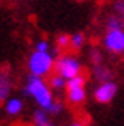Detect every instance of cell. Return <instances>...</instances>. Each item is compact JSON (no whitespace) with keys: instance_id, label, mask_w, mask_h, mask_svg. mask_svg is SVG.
<instances>
[{"instance_id":"9a60e30c","label":"cell","mask_w":124,"mask_h":126,"mask_svg":"<svg viewBox=\"0 0 124 126\" xmlns=\"http://www.w3.org/2000/svg\"><path fill=\"white\" fill-rule=\"evenodd\" d=\"M106 27H108V30H111V28H123V18L121 17H109Z\"/></svg>"},{"instance_id":"7c38bea8","label":"cell","mask_w":124,"mask_h":126,"mask_svg":"<svg viewBox=\"0 0 124 126\" xmlns=\"http://www.w3.org/2000/svg\"><path fill=\"white\" fill-rule=\"evenodd\" d=\"M74 86H86V76L80 73V75L66 80V86L65 88H74Z\"/></svg>"},{"instance_id":"52a82bcc","label":"cell","mask_w":124,"mask_h":126,"mask_svg":"<svg viewBox=\"0 0 124 126\" xmlns=\"http://www.w3.org/2000/svg\"><path fill=\"white\" fill-rule=\"evenodd\" d=\"M66 100H68L69 105H81L86 100V88L84 86L66 88Z\"/></svg>"},{"instance_id":"8992f818","label":"cell","mask_w":124,"mask_h":126,"mask_svg":"<svg viewBox=\"0 0 124 126\" xmlns=\"http://www.w3.org/2000/svg\"><path fill=\"white\" fill-rule=\"evenodd\" d=\"M12 76L8 73V70H0V101H5L10 96L12 91Z\"/></svg>"},{"instance_id":"ba28073f","label":"cell","mask_w":124,"mask_h":126,"mask_svg":"<svg viewBox=\"0 0 124 126\" xmlns=\"http://www.w3.org/2000/svg\"><path fill=\"white\" fill-rule=\"evenodd\" d=\"M22 110H23V103H22L20 98H7V103H5L7 114L17 116V114L22 113Z\"/></svg>"},{"instance_id":"d6986e66","label":"cell","mask_w":124,"mask_h":126,"mask_svg":"<svg viewBox=\"0 0 124 126\" xmlns=\"http://www.w3.org/2000/svg\"><path fill=\"white\" fill-rule=\"evenodd\" d=\"M91 60H93L94 62V65H96V63H101V53H99V51H91Z\"/></svg>"},{"instance_id":"6da1fadb","label":"cell","mask_w":124,"mask_h":126,"mask_svg":"<svg viewBox=\"0 0 124 126\" xmlns=\"http://www.w3.org/2000/svg\"><path fill=\"white\" fill-rule=\"evenodd\" d=\"M23 93L31 96L33 100L38 103V106L41 110H46V108L53 103V93H51V88L50 85H46L43 80V76H37V75H30L28 80H27V85L23 88Z\"/></svg>"},{"instance_id":"5bb4252c","label":"cell","mask_w":124,"mask_h":126,"mask_svg":"<svg viewBox=\"0 0 124 126\" xmlns=\"http://www.w3.org/2000/svg\"><path fill=\"white\" fill-rule=\"evenodd\" d=\"M56 47H58L60 50L69 48V35H66V33H61L60 37L56 38Z\"/></svg>"},{"instance_id":"8fae6325","label":"cell","mask_w":124,"mask_h":126,"mask_svg":"<svg viewBox=\"0 0 124 126\" xmlns=\"http://www.w3.org/2000/svg\"><path fill=\"white\" fill-rule=\"evenodd\" d=\"M66 86V80L63 78L61 75H58V73H55V75H51V78H50V88L53 90H63Z\"/></svg>"},{"instance_id":"ac0fdd59","label":"cell","mask_w":124,"mask_h":126,"mask_svg":"<svg viewBox=\"0 0 124 126\" xmlns=\"http://www.w3.org/2000/svg\"><path fill=\"white\" fill-rule=\"evenodd\" d=\"M114 10L119 13V17H124V0H118L114 3Z\"/></svg>"},{"instance_id":"277c9868","label":"cell","mask_w":124,"mask_h":126,"mask_svg":"<svg viewBox=\"0 0 124 126\" xmlns=\"http://www.w3.org/2000/svg\"><path fill=\"white\" fill-rule=\"evenodd\" d=\"M104 48L112 55L124 53V30L123 28H111L104 35Z\"/></svg>"},{"instance_id":"30bf717a","label":"cell","mask_w":124,"mask_h":126,"mask_svg":"<svg viewBox=\"0 0 124 126\" xmlns=\"http://www.w3.org/2000/svg\"><path fill=\"white\" fill-rule=\"evenodd\" d=\"M111 70L106 68L104 65H101V63H96V66H94V76L101 81H108V80H111Z\"/></svg>"},{"instance_id":"3957f363","label":"cell","mask_w":124,"mask_h":126,"mask_svg":"<svg viewBox=\"0 0 124 126\" xmlns=\"http://www.w3.org/2000/svg\"><path fill=\"white\" fill-rule=\"evenodd\" d=\"M53 70H55V73L61 75L65 80H69L81 73V63L73 55H61L58 60H55Z\"/></svg>"},{"instance_id":"e0dca14e","label":"cell","mask_w":124,"mask_h":126,"mask_svg":"<svg viewBox=\"0 0 124 126\" xmlns=\"http://www.w3.org/2000/svg\"><path fill=\"white\" fill-rule=\"evenodd\" d=\"M35 48L40 50V51H50V43L46 42V40H40V42H37Z\"/></svg>"},{"instance_id":"7a4b0ae2","label":"cell","mask_w":124,"mask_h":126,"mask_svg":"<svg viewBox=\"0 0 124 126\" xmlns=\"http://www.w3.org/2000/svg\"><path fill=\"white\" fill-rule=\"evenodd\" d=\"M53 65H55V57L51 55V51L35 50L28 58V70L31 75L37 76H46L53 70Z\"/></svg>"},{"instance_id":"4fadbf2b","label":"cell","mask_w":124,"mask_h":126,"mask_svg":"<svg viewBox=\"0 0 124 126\" xmlns=\"http://www.w3.org/2000/svg\"><path fill=\"white\" fill-rule=\"evenodd\" d=\"M84 45V35L83 33H74V35H71L69 37V47L71 48H74V50H80L81 47Z\"/></svg>"},{"instance_id":"5b68a950","label":"cell","mask_w":124,"mask_h":126,"mask_svg":"<svg viewBox=\"0 0 124 126\" xmlns=\"http://www.w3.org/2000/svg\"><path fill=\"white\" fill-rule=\"evenodd\" d=\"M116 93H118V85L116 83H112L111 80L101 81L99 86L94 90V100L101 105H106V103H111L114 100Z\"/></svg>"},{"instance_id":"2e32d148","label":"cell","mask_w":124,"mask_h":126,"mask_svg":"<svg viewBox=\"0 0 124 126\" xmlns=\"http://www.w3.org/2000/svg\"><path fill=\"white\" fill-rule=\"evenodd\" d=\"M45 111H46L48 114H60L63 111V105L60 103V101H53V103H51Z\"/></svg>"},{"instance_id":"ffe728a7","label":"cell","mask_w":124,"mask_h":126,"mask_svg":"<svg viewBox=\"0 0 124 126\" xmlns=\"http://www.w3.org/2000/svg\"><path fill=\"white\" fill-rule=\"evenodd\" d=\"M71 126H84V125L80 123V121H74V123H71Z\"/></svg>"},{"instance_id":"44dd1931","label":"cell","mask_w":124,"mask_h":126,"mask_svg":"<svg viewBox=\"0 0 124 126\" xmlns=\"http://www.w3.org/2000/svg\"><path fill=\"white\" fill-rule=\"evenodd\" d=\"M76 2H83V0H76Z\"/></svg>"},{"instance_id":"9c48e42d","label":"cell","mask_w":124,"mask_h":126,"mask_svg":"<svg viewBox=\"0 0 124 126\" xmlns=\"http://www.w3.org/2000/svg\"><path fill=\"white\" fill-rule=\"evenodd\" d=\"M33 126H55V125L50 120V114L45 110H38L33 114Z\"/></svg>"}]
</instances>
